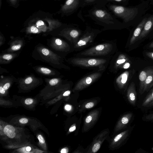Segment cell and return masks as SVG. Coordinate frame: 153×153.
I'll use <instances>...</instances> for the list:
<instances>
[{
    "instance_id": "6da1fadb",
    "label": "cell",
    "mask_w": 153,
    "mask_h": 153,
    "mask_svg": "<svg viewBox=\"0 0 153 153\" xmlns=\"http://www.w3.org/2000/svg\"><path fill=\"white\" fill-rule=\"evenodd\" d=\"M116 50V45L114 42H105L79 52L75 56L111 58Z\"/></svg>"
},
{
    "instance_id": "7a4b0ae2",
    "label": "cell",
    "mask_w": 153,
    "mask_h": 153,
    "mask_svg": "<svg viewBox=\"0 0 153 153\" xmlns=\"http://www.w3.org/2000/svg\"><path fill=\"white\" fill-rule=\"evenodd\" d=\"M110 57L75 56L70 59L73 65L82 68L92 69L95 71H104L110 62Z\"/></svg>"
},
{
    "instance_id": "3957f363",
    "label": "cell",
    "mask_w": 153,
    "mask_h": 153,
    "mask_svg": "<svg viewBox=\"0 0 153 153\" xmlns=\"http://www.w3.org/2000/svg\"><path fill=\"white\" fill-rule=\"evenodd\" d=\"M100 33L99 30L87 29L82 33L77 42L73 45L74 51H80L92 45L96 37Z\"/></svg>"
},
{
    "instance_id": "277c9868",
    "label": "cell",
    "mask_w": 153,
    "mask_h": 153,
    "mask_svg": "<svg viewBox=\"0 0 153 153\" xmlns=\"http://www.w3.org/2000/svg\"><path fill=\"white\" fill-rule=\"evenodd\" d=\"M109 8L116 16L121 18L126 22L133 20L138 13V10L136 7L128 8L111 5Z\"/></svg>"
},
{
    "instance_id": "5b68a950",
    "label": "cell",
    "mask_w": 153,
    "mask_h": 153,
    "mask_svg": "<svg viewBox=\"0 0 153 153\" xmlns=\"http://www.w3.org/2000/svg\"><path fill=\"white\" fill-rule=\"evenodd\" d=\"M104 71H94L82 78L77 83L75 87L76 90L84 88L99 79Z\"/></svg>"
},
{
    "instance_id": "8992f818",
    "label": "cell",
    "mask_w": 153,
    "mask_h": 153,
    "mask_svg": "<svg viewBox=\"0 0 153 153\" xmlns=\"http://www.w3.org/2000/svg\"><path fill=\"white\" fill-rule=\"evenodd\" d=\"M128 61L129 59L125 54L116 53L110 62L108 70L113 73H116L121 69L123 65Z\"/></svg>"
},
{
    "instance_id": "52a82bcc",
    "label": "cell",
    "mask_w": 153,
    "mask_h": 153,
    "mask_svg": "<svg viewBox=\"0 0 153 153\" xmlns=\"http://www.w3.org/2000/svg\"><path fill=\"white\" fill-rule=\"evenodd\" d=\"M79 2V0H67L58 12L64 14L70 13L77 8Z\"/></svg>"
},
{
    "instance_id": "ba28073f",
    "label": "cell",
    "mask_w": 153,
    "mask_h": 153,
    "mask_svg": "<svg viewBox=\"0 0 153 153\" xmlns=\"http://www.w3.org/2000/svg\"><path fill=\"white\" fill-rule=\"evenodd\" d=\"M134 71H126L117 76L115 78V82L120 87H124L128 82L134 74Z\"/></svg>"
},
{
    "instance_id": "9c48e42d",
    "label": "cell",
    "mask_w": 153,
    "mask_h": 153,
    "mask_svg": "<svg viewBox=\"0 0 153 153\" xmlns=\"http://www.w3.org/2000/svg\"><path fill=\"white\" fill-rule=\"evenodd\" d=\"M93 15L98 19L106 23L113 24L114 22L111 20L113 18L111 15L105 10L101 9L94 10L92 12Z\"/></svg>"
},
{
    "instance_id": "30bf717a",
    "label": "cell",
    "mask_w": 153,
    "mask_h": 153,
    "mask_svg": "<svg viewBox=\"0 0 153 153\" xmlns=\"http://www.w3.org/2000/svg\"><path fill=\"white\" fill-rule=\"evenodd\" d=\"M66 33L67 35L68 36L69 40L73 46L77 42L82 34L79 29L75 28L67 29Z\"/></svg>"
},
{
    "instance_id": "8fae6325",
    "label": "cell",
    "mask_w": 153,
    "mask_h": 153,
    "mask_svg": "<svg viewBox=\"0 0 153 153\" xmlns=\"http://www.w3.org/2000/svg\"><path fill=\"white\" fill-rule=\"evenodd\" d=\"M147 19V18H144L137 25L134 30L132 36L130 39V45L133 44L136 40H138Z\"/></svg>"
},
{
    "instance_id": "7c38bea8",
    "label": "cell",
    "mask_w": 153,
    "mask_h": 153,
    "mask_svg": "<svg viewBox=\"0 0 153 153\" xmlns=\"http://www.w3.org/2000/svg\"><path fill=\"white\" fill-rule=\"evenodd\" d=\"M127 97L130 103L133 106H135L137 101V92L136 91L134 83L131 82L128 88Z\"/></svg>"
},
{
    "instance_id": "4fadbf2b",
    "label": "cell",
    "mask_w": 153,
    "mask_h": 153,
    "mask_svg": "<svg viewBox=\"0 0 153 153\" xmlns=\"http://www.w3.org/2000/svg\"><path fill=\"white\" fill-rule=\"evenodd\" d=\"M153 27V15H152L147 19L138 40L141 39L146 36Z\"/></svg>"
},
{
    "instance_id": "5bb4252c",
    "label": "cell",
    "mask_w": 153,
    "mask_h": 153,
    "mask_svg": "<svg viewBox=\"0 0 153 153\" xmlns=\"http://www.w3.org/2000/svg\"><path fill=\"white\" fill-rule=\"evenodd\" d=\"M153 86V71L147 76L143 84L142 88L140 92L142 94L148 91Z\"/></svg>"
},
{
    "instance_id": "9a60e30c",
    "label": "cell",
    "mask_w": 153,
    "mask_h": 153,
    "mask_svg": "<svg viewBox=\"0 0 153 153\" xmlns=\"http://www.w3.org/2000/svg\"><path fill=\"white\" fill-rule=\"evenodd\" d=\"M153 71V68H149L142 71L139 74L140 92L141 91L144 82L148 75Z\"/></svg>"
},
{
    "instance_id": "2e32d148",
    "label": "cell",
    "mask_w": 153,
    "mask_h": 153,
    "mask_svg": "<svg viewBox=\"0 0 153 153\" xmlns=\"http://www.w3.org/2000/svg\"><path fill=\"white\" fill-rule=\"evenodd\" d=\"M4 133L9 137L13 138L16 136L14 127L10 125H7L4 128Z\"/></svg>"
},
{
    "instance_id": "e0dca14e",
    "label": "cell",
    "mask_w": 153,
    "mask_h": 153,
    "mask_svg": "<svg viewBox=\"0 0 153 153\" xmlns=\"http://www.w3.org/2000/svg\"><path fill=\"white\" fill-rule=\"evenodd\" d=\"M152 101H153V88L143 100L142 106L144 107H148Z\"/></svg>"
},
{
    "instance_id": "ac0fdd59",
    "label": "cell",
    "mask_w": 153,
    "mask_h": 153,
    "mask_svg": "<svg viewBox=\"0 0 153 153\" xmlns=\"http://www.w3.org/2000/svg\"><path fill=\"white\" fill-rule=\"evenodd\" d=\"M44 19L48 23L50 27H57L61 25V23L58 20L51 19L47 17Z\"/></svg>"
},
{
    "instance_id": "d6986e66",
    "label": "cell",
    "mask_w": 153,
    "mask_h": 153,
    "mask_svg": "<svg viewBox=\"0 0 153 153\" xmlns=\"http://www.w3.org/2000/svg\"><path fill=\"white\" fill-rule=\"evenodd\" d=\"M55 42L56 45L59 46H61L66 48V44H64L63 42L60 39H57L55 40Z\"/></svg>"
},
{
    "instance_id": "ffe728a7",
    "label": "cell",
    "mask_w": 153,
    "mask_h": 153,
    "mask_svg": "<svg viewBox=\"0 0 153 153\" xmlns=\"http://www.w3.org/2000/svg\"><path fill=\"white\" fill-rule=\"evenodd\" d=\"M30 31L33 33H36L39 32V30L38 28L34 26H32L29 28Z\"/></svg>"
},
{
    "instance_id": "44dd1931",
    "label": "cell",
    "mask_w": 153,
    "mask_h": 153,
    "mask_svg": "<svg viewBox=\"0 0 153 153\" xmlns=\"http://www.w3.org/2000/svg\"><path fill=\"white\" fill-rule=\"evenodd\" d=\"M145 120L146 121H153V112L147 115L145 117Z\"/></svg>"
},
{
    "instance_id": "7402d4cb",
    "label": "cell",
    "mask_w": 153,
    "mask_h": 153,
    "mask_svg": "<svg viewBox=\"0 0 153 153\" xmlns=\"http://www.w3.org/2000/svg\"><path fill=\"white\" fill-rule=\"evenodd\" d=\"M100 144L98 143H96L94 145L92 151L93 152H97L99 149L100 147Z\"/></svg>"
},
{
    "instance_id": "603a6c76",
    "label": "cell",
    "mask_w": 153,
    "mask_h": 153,
    "mask_svg": "<svg viewBox=\"0 0 153 153\" xmlns=\"http://www.w3.org/2000/svg\"><path fill=\"white\" fill-rule=\"evenodd\" d=\"M41 71L43 73L46 74H50L51 71L48 68H40Z\"/></svg>"
},
{
    "instance_id": "cb8c5ba5",
    "label": "cell",
    "mask_w": 153,
    "mask_h": 153,
    "mask_svg": "<svg viewBox=\"0 0 153 153\" xmlns=\"http://www.w3.org/2000/svg\"><path fill=\"white\" fill-rule=\"evenodd\" d=\"M59 82L58 79L54 78L51 79L49 81V84L51 85H56Z\"/></svg>"
},
{
    "instance_id": "d4e9b609",
    "label": "cell",
    "mask_w": 153,
    "mask_h": 153,
    "mask_svg": "<svg viewBox=\"0 0 153 153\" xmlns=\"http://www.w3.org/2000/svg\"><path fill=\"white\" fill-rule=\"evenodd\" d=\"M131 66V63L128 61L126 62L122 67L121 69H127L130 68Z\"/></svg>"
},
{
    "instance_id": "484cf974",
    "label": "cell",
    "mask_w": 153,
    "mask_h": 153,
    "mask_svg": "<svg viewBox=\"0 0 153 153\" xmlns=\"http://www.w3.org/2000/svg\"><path fill=\"white\" fill-rule=\"evenodd\" d=\"M12 57V55L10 54H6L3 56V58L4 59L8 60L11 59Z\"/></svg>"
},
{
    "instance_id": "4316f807",
    "label": "cell",
    "mask_w": 153,
    "mask_h": 153,
    "mask_svg": "<svg viewBox=\"0 0 153 153\" xmlns=\"http://www.w3.org/2000/svg\"><path fill=\"white\" fill-rule=\"evenodd\" d=\"M21 46L20 45H14L11 47V49L13 51H17L19 49Z\"/></svg>"
},
{
    "instance_id": "83f0119b",
    "label": "cell",
    "mask_w": 153,
    "mask_h": 153,
    "mask_svg": "<svg viewBox=\"0 0 153 153\" xmlns=\"http://www.w3.org/2000/svg\"><path fill=\"white\" fill-rule=\"evenodd\" d=\"M33 101V100L31 98H27L25 100V104L29 105L32 103Z\"/></svg>"
},
{
    "instance_id": "f1b7e54d",
    "label": "cell",
    "mask_w": 153,
    "mask_h": 153,
    "mask_svg": "<svg viewBox=\"0 0 153 153\" xmlns=\"http://www.w3.org/2000/svg\"><path fill=\"white\" fill-rule=\"evenodd\" d=\"M42 52L43 55L45 56L48 55L49 53V50L46 48L43 49L42 50Z\"/></svg>"
},
{
    "instance_id": "f546056e",
    "label": "cell",
    "mask_w": 153,
    "mask_h": 153,
    "mask_svg": "<svg viewBox=\"0 0 153 153\" xmlns=\"http://www.w3.org/2000/svg\"><path fill=\"white\" fill-rule=\"evenodd\" d=\"M36 25L38 27H40L41 26L45 25L44 23L42 20H39L36 22Z\"/></svg>"
},
{
    "instance_id": "4dcf8cb0",
    "label": "cell",
    "mask_w": 153,
    "mask_h": 153,
    "mask_svg": "<svg viewBox=\"0 0 153 153\" xmlns=\"http://www.w3.org/2000/svg\"><path fill=\"white\" fill-rule=\"evenodd\" d=\"M28 120L26 118H22L19 120V122L22 124L26 123L28 122Z\"/></svg>"
},
{
    "instance_id": "1f68e13d",
    "label": "cell",
    "mask_w": 153,
    "mask_h": 153,
    "mask_svg": "<svg viewBox=\"0 0 153 153\" xmlns=\"http://www.w3.org/2000/svg\"><path fill=\"white\" fill-rule=\"evenodd\" d=\"M146 54L148 57L153 59V52H146Z\"/></svg>"
},
{
    "instance_id": "d6a6232c",
    "label": "cell",
    "mask_w": 153,
    "mask_h": 153,
    "mask_svg": "<svg viewBox=\"0 0 153 153\" xmlns=\"http://www.w3.org/2000/svg\"><path fill=\"white\" fill-rule=\"evenodd\" d=\"M94 105V103L92 102H90L87 104L85 105V107L87 108H89L92 107Z\"/></svg>"
},
{
    "instance_id": "836d02e7",
    "label": "cell",
    "mask_w": 153,
    "mask_h": 153,
    "mask_svg": "<svg viewBox=\"0 0 153 153\" xmlns=\"http://www.w3.org/2000/svg\"><path fill=\"white\" fill-rule=\"evenodd\" d=\"M38 138L39 142L43 144L45 143V140L43 137L41 135H39L38 137Z\"/></svg>"
},
{
    "instance_id": "e575fe53",
    "label": "cell",
    "mask_w": 153,
    "mask_h": 153,
    "mask_svg": "<svg viewBox=\"0 0 153 153\" xmlns=\"http://www.w3.org/2000/svg\"><path fill=\"white\" fill-rule=\"evenodd\" d=\"M11 4L14 6H16L18 3V0H9Z\"/></svg>"
},
{
    "instance_id": "d590c367",
    "label": "cell",
    "mask_w": 153,
    "mask_h": 153,
    "mask_svg": "<svg viewBox=\"0 0 153 153\" xmlns=\"http://www.w3.org/2000/svg\"><path fill=\"white\" fill-rule=\"evenodd\" d=\"M32 81V79L31 77H29L26 78L25 80V83L27 84L31 83Z\"/></svg>"
},
{
    "instance_id": "8d00e7d4",
    "label": "cell",
    "mask_w": 153,
    "mask_h": 153,
    "mask_svg": "<svg viewBox=\"0 0 153 153\" xmlns=\"http://www.w3.org/2000/svg\"><path fill=\"white\" fill-rule=\"evenodd\" d=\"M10 85V83H7L4 85L3 87L4 88V89L5 90H6L8 89V88H9Z\"/></svg>"
},
{
    "instance_id": "74e56055",
    "label": "cell",
    "mask_w": 153,
    "mask_h": 153,
    "mask_svg": "<svg viewBox=\"0 0 153 153\" xmlns=\"http://www.w3.org/2000/svg\"><path fill=\"white\" fill-rule=\"evenodd\" d=\"M92 117L90 116H88L87 118H86V120H85V121L86 122V123H90L91 120H92Z\"/></svg>"
},
{
    "instance_id": "f35d334b",
    "label": "cell",
    "mask_w": 153,
    "mask_h": 153,
    "mask_svg": "<svg viewBox=\"0 0 153 153\" xmlns=\"http://www.w3.org/2000/svg\"><path fill=\"white\" fill-rule=\"evenodd\" d=\"M0 92L2 94H4L5 93V90L1 86L0 87Z\"/></svg>"
},
{
    "instance_id": "ab89813d",
    "label": "cell",
    "mask_w": 153,
    "mask_h": 153,
    "mask_svg": "<svg viewBox=\"0 0 153 153\" xmlns=\"http://www.w3.org/2000/svg\"><path fill=\"white\" fill-rule=\"evenodd\" d=\"M70 94V91H67L65 92L63 94L64 96H68Z\"/></svg>"
},
{
    "instance_id": "60d3db41",
    "label": "cell",
    "mask_w": 153,
    "mask_h": 153,
    "mask_svg": "<svg viewBox=\"0 0 153 153\" xmlns=\"http://www.w3.org/2000/svg\"><path fill=\"white\" fill-rule=\"evenodd\" d=\"M65 109L67 111H69L71 109V106L69 105H66L65 107Z\"/></svg>"
},
{
    "instance_id": "b9f144b4",
    "label": "cell",
    "mask_w": 153,
    "mask_h": 153,
    "mask_svg": "<svg viewBox=\"0 0 153 153\" xmlns=\"http://www.w3.org/2000/svg\"><path fill=\"white\" fill-rule=\"evenodd\" d=\"M76 127L75 126H74L70 128L69 129V131L70 132H71L74 131Z\"/></svg>"
},
{
    "instance_id": "7bdbcfd3",
    "label": "cell",
    "mask_w": 153,
    "mask_h": 153,
    "mask_svg": "<svg viewBox=\"0 0 153 153\" xmlns=\"http://www.w3.org/2000/svg\"><path fill=\"white\" fill-rule=\"evenodd\" d=\"M61 152V153H65L66 152V150L65 149H62Z\"/></svg>"
},
{
    "instance_id": "ee69618b",
    "label": "cell",
    "mask_w": 153,
    "mask_h": 153,
    "mask_svg": "<svg viewBox=\"0 0 153 153\" xmlns=\"http://www.w3.org/2000/svg\"><path fill=\"white\" fill-rule=\"evenodd\" d=\"M26 150L27 151H30L31 150V148L29 146H27L26 148Z\"/></svg>"
},
{
    "instance_id": "f6af8a7d",
    "label": "cell",
    "mask_w": 153,
    "mask_h": 153,
    "mask_svg": "<svg viewBox=\"0 0 153 153\" xmlns=\"http://www.w3.org/2000/svg\"><path fill=\"white\" fill-rule=\"evenodd\" d=\"M109 1H114L117 2H120L122 1H123L124 0H107Z\"/></svg>"
},
{
    "instance_id": "bcb514c9",
    "label": "cell",
    "mask_w": 153,
    "mask_h": 153,
    "mask_svg": "<svg viewBox=\"0 0 153 153\" xmlns=\"http://www.w3.org/2000/svg\"><path fill=\"white\" fill-rule=\"evenodd\" d=\"M94 0H85V1L86 3H89L94 1Z\"/></svg>"
},
{
    "instance_id": "7dc6e473",
    "label": "cell",
    "mask_w": 153,
    "mask_h": 153,
    "mask_svg": "<svg viewBox=\"0 0 153 153\" xmlns=\"http://www.w3.org/2000/svg\"><path fill=\"white\" fill-rule=\"evenodd\" d=\"M149 47L153 48V42H152L149 46Z\"/></svg>"
},
{
    "instance_id": "c3c4849f",
    "label": "cell",
    "mask_w": 153,
    "mask_h": 153,
    "mask_svg": "<svg viewBox=\"0 0 153 153\" xmlns=\"http://www.w3.org/2000/svg\"><path fill=\"white\" fill-rule=\"evenodd\" d=\"M153 106V101H152L151 103L149 105V106H148V107H151V106Z\"/></svg>"
}]
</instances>
